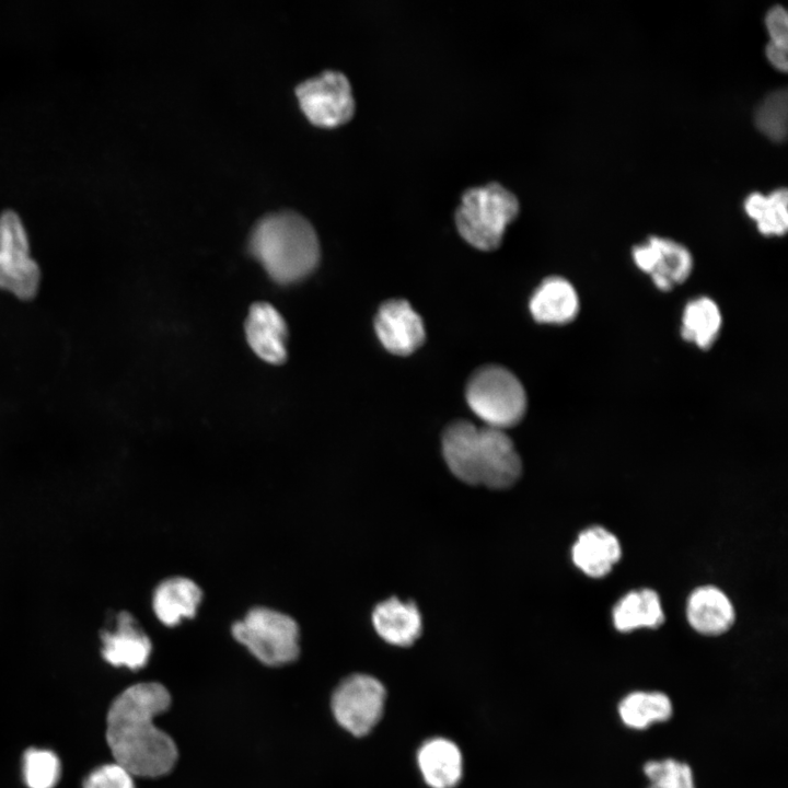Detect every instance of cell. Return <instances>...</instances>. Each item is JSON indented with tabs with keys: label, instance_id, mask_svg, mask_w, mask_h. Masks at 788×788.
I'll return each mask as SVG.
<instances>
[{
	"label": "cell",
	"instance_id": "cell-1",
	"mask_svg": "<svg viewBox=\"0 0 788 788\" xmlns=\"http://www.w3.org/2000/svg\"><path fill=\"white\" fill-rule=\"evenodd\" d=\"M170 705L169 691L158 682L137 683L113 700L106 718V740L115 763L132 776L159 777L174 767L176 744L154 725V718Z\"/></svg>",
	"mask_w": 788,
	"mask_h": 788
},
{
	"label": "cell",
	"instance_id": "cell-2",
	"mask_svg": "<svg viewBox=\"0 0 788 788\" xmlns=\"http://www.w3.org/2000/svg\"><path fill=\"white\" fill-rule=\"evenodd\" d=\"M442 455L451 473L470 485L502 489L522 473V462L505 430L467 420L450 424L442 434Z\"/></svg>",
	"mask_w": 788,
	"mask_h": 788
},
{
	"label": "cell",
	"instance_id": "cell-3",
	"mask_svg": "<svg viewBox=\"0 0 788 788\" xmlns=\"http://www.w3.org/2000/svg\"><path fill=\"white\" fill-rule=\"evenodd\" d=\"M248 250L270 278L283 285L309 276L320 259V243L313 225L292 210L263 217L251 233Z\"/></svg>",
	"mask_w": 788,
	"mask_h": 788
},
{
	"label": "cell",
	"instance_id": "cell-4",
	"mask_svg": "<svg viewBox=\"0 0 788 788\" xmlns=\"http://www.w3.org/2000/svg\"><path fill=\"white\" fill-rule=\"evenodd\" d=\"M519 213L517 197L497 183L466 190L455 213L461 236L480 251L496 250Z\"/></svg>",
	"mask_w": 788,
	"mask_h": 788
},
{
	"label": "cell",
	"instance_id": "cell-5",
	"mask_svg": "<svg viewBox=\"0 0 788 788\" xmlns=\"http://www.w3.org/2000/svg\"><path fill=\"white\" fill-rule=\"evenodd\" d=\"M465 397L485 426L501 430L517 425L526 410V394L521 382L499 366L476 370L467 382Z\"/></svg>",
	"mask_w": 788,
	"mask_h": 788
},
{
	"label": "cell",
	"instance_id": "cell-6",
	"mask_svg": "<svg viewBox=\"0 0 788 788\" xmlns=\"http://www.w3.org/2000/svg\"><path fill=\"white\" fill-rule=\"evenodd\" d=\"M231 633L257 660L269 667L294 661L300 652L299 626L277 610L256 606L234 622Z\"/></svg>",
	"mask_w": 788,
	"mask_h": 788
},
{
	"label": "cell",
	"instance_id": "cell-7",
	"mask_svg": "<svg viewBox=\"0 0 788 788\" xmlns=\"http://www.w3.org/2000/svg\"><path fill=\"white\" fill-rule=\"evenodd\" d=\"M42 273L31 256L30 241L21 217L12 209L0 213V289L30 301L39 290Z\"/></svg>",
	"mask_w": 788,
	"mask_h": 788
},
{
	"label": "cell",
	"instance_id": "cell-8",
	"mask_svg": "<svg viewBox=\"0 0 788 788\" xmlns=\"http://www.w3.org/2000/svg\"><path fill=\"white\" fill-rule=\"evenodd\" d=\"M385 700V687L378 679L356 673L344 679L335 688L331 708L341 728L355 737H363L382 718Z\"/></svg>",
	"mask_w": 788,
	"mask_h": 788
},
{
	"label": "cell",
	"instance_id": "cell-9",
	"mask_svg": "<svg viewBox=\"0 0 788 788\" xmlns=\"http://www.w3.org/2000/svg\"><path fill=\"white\" fill-rule=\"evenodd\" d=\"M300 106L315 125L332 128L347 123L355 112V100L347 77L326 70L296 88Z\"/></svg>",
	"mask_w": 788,
	"mask_h": 788
},
{
	"label": "cell",
	"instance_id": "cell-10",
	"mask_svg": "<svg viewBox=\"0 0 788 788\" xmlns=\"http://www.w3.org/2000/svg\"><path fill=\"white\" fill-rule=\"evenodd\" d=\"M636 266L650 275L654 286L663 291L684 282L693 269V257L682 244L660 236H651L633 248Z\"/></svg>",
	"mask_w": 788,
	"mask_h": 788
},
{
	"label": "cell",
	"instance_id": "cell-11",
	"mask_svg": "<svg viewBox=\"0 0 788 788\" xmlns=\"http://www.w3.org/2000/svg\"><path fill=\"white\" fill-rule=\"evenodd\" d=\"M374 328L383 347L397 356L417 350L426 335L420 315L402 299L389 300L380 306Z\"/></svg>",
	"mask_w": 788,
	"mask_h": 788
},
{
	"label": "cell",
	"instance_id": "cell-12",
	"mask_svg": "<svg viewBox=\"0 0 788 788\" xmlns=\"http://www.w3.org/2000/svg\"><path fill=\"white\" fill-rule=\"evenodd\" d=\"M252 350L264 361L280 364L287 359L288 328L281 314L269 303H254L245 322Z\"/></svg>",
	"mask_w": 788,
	"mask_h": 788
},
{
	"label": "cell",
	"instance_id": "cell-13",
	"mask_svg": "<svg viewBox=\"0 0 788 788\" xmlns=\"http://www.w3.org/2000/svg\"><path fill=\"white\" fill-rule=\"evenodd\" d=\"M101 638L102 656L112 665L139 670L148 663L152 650L150 638L129 612H119L116 629L103 631Z\"/></svg>",
	"mask_w": 788,
	"mask_h": 788
},
{
	"label": "cell",
	"instance_id": "cell-14",
	"mask_svg": "<svg viewBox=\"0 0 788 788\" xmlns=\"http://www.w3.org/2000/svg\"><path fill=\"white\" fill-rule=\"evenodd\" d=\"M622 557L618 538L607 529L593 525L579 533L571 547L575 566L586 576L603 578Z\"/></svg>",
	"mask_w": 788,
	"mask_h": 788
},
{
	"label": "cell",
	"instance_id": "cell-15",
	"mask_svg": "<svg viewBox=\"0 0 788 788\" xmlns=\"http://www.w3.org/2000/svg\"><path fill=\"white\" fill-rule=\"evenodd\" d=\"M691 627L705 636H719L734 623L735 611L729 596L715 586L696 588L686 602Z\"/></svg>",
	"mask_w": 788,
	"mask_h": 788
},
{
	"label": "cell",
	"instance_id": "cell-16",
	"mask_svg": "<svg viewBox=\"0 0 788 788\" xmlns=\"http://www.w3.org/2000/svg\"><path fill=\"white\" fill-rule=\"evenodd\" d=\"M417 764L431 788H453L463 775V756L451 740L437 737L427 740L417 752Z\"/></svg>",
	"mask_w": 788,
	"mask_h": 788
},
{
	"label": "cell",
	"instance_id": "cell-17",
	"mask_svg": "<svg viewBox=\"0 0 788 788\" xmlns=\"http://www.w3.org/2000/svg\"><path fill=\"white\" fill-rule=\"evenodd\" d=\"M579 306L575 287L561 277L544 279L529 302L533 318L543 324H567L577 316Z\"/></svg>",
	"mask_w": 788,
	"mask_h": 788
},
{
	"label": "cell",
	"instance_id": "cell-18",
	"mask_svg": "<svg viewBox=\"0 0 788 788\" xmlns=\"http://www.w3.org/2000/svg\"><path fill=\"white\" fill-rule=\"evenodd\" d=\"M372 624L386 642L408 647L420 636L422 623L417 605L391 598L379 603L372 612Z\"/></svg>",
	"mask_w": 788,
	"mask_h": 788
},
{
	"label": "cell",
	"instance_id": "cell-19",
	"mask_svg": "<svg viewBox=\"0 0 788 788\" xmlns=\"http://www.w3.org/2000/svg\"><path fill=\"white\" fill-rule=\"evenodd\" d=\"M202 599L199 586L187 577L175 576L155 588L152 607L165 626H176L183 618H193Z\"/></svg>",
	"mask_w": 788,
	"mask_h": 788
},
{
	"label": "cell",
	"instance_id": "cell-20",
	"mask_svg": "<svg viewBox=\"0 0 788 788\" xmlns=\"http://www.w3.org/2000/svg\"><path fill=\"white\" fill-rule=\"evenodd\" d=\"M614 627L621 633L639 628L656 629L664 622L659 594L649 588L633 590L622 596L613 607Z\"/></svg>",
	"mask_w": 788,
	"mask_h": 788
},
{
	"label": "cell",
	"instance_id": "cell-21",
	"mask_svg": "<svg viewBox=\"0 0 788 788\" xmlns=\"http://www.w3.org/2000/svg\"><path fill=\"white\" fill-rule=\"evenodd\" d=\"M721 313L717 303L707 297L690 301L682 316V337L700 349H708L717 340L721 328Z\"/></svg>",
	"mask_w": 788,
	"mask_h": 788
},
{
	"label": "cell",
	"instance_id": "cell-22",
	"mask_svg": "<svg viewBox=\"0 0 788 788\" xmlns=\"http://www.w3.org/2000/svg\"><path fill=\"white\" fill-rule=\"evenodd\" d=\"M672 704L661 692H633L618 705V714L625 726L642 730L654 722H662L672 716Z\"/></svg>",
	"mask_w": 788,
	"mask_h": 788
},
{
	"label": "cell",
	"instance_id": "cell-23",
	"mask_svg": "<svg viewBox=\"0 0 788 788\" xmlns=\"http://www.w3.org/2000/svg\"><path fill=\"white\" fill-rule=\"evenodd\" d=\"M788 193L786 188L773 190L767 196L750 194L744 200L746 215L756 222L764 235H783L788 228Z\"/></svg>",
	"mask_w": 788,
	"mask_h": 788
},
{
	"label": "cell",
	"instance_id": "cell-24",
	"mask_svg": "<svg viewBox=\"0 0 788 788\" xmlns=\"http://www.w3.org/2000/svg\"><path fill=\"white\" fill-rule=\"evenodd\" d=\"M787 100L786 89L775 90L765 96L755 111L756 128L773 141H783L787 136Z\"/></svg>",
	"mask_w": 788,
	"mask_h": 788
},
{
	"label": "cell",
	"instance_id": "cell-25",
	"mask_svg": "<svg viewBox=\"0 0 788 788\" xmlns=\"http://www.w3.org/2000/svg\"><path fill=\"white\" fill-rule=\"evenodd\" d=\"M60 762L48 750L30 749L23 757V775L28 788H54L60 777Z\"/></svg>",
	"mask_w": 788,
	"mask_h": 788
},
{
	"label": "cell",
	"instance_id": "cell-26",
	"mask_svg": "<svg viewBox=\"0 0 788 788\" xmlns=\"http://www.w3.org/2000/svg\"><path fill=\"white\" fill-rule=\"evenodd\" d=\"M644 773L650 780L648 788H695L691 767L672 758L649 761Z\"/></svg>",
	"mask_w": 788,
	"mask_h": 788
},
{
	"label": "cell",
	"instance_id": "cell-27",
	"mask_svg": "<svg viewBox=\"0 0 788 788\" xmlns=\"http://www.w3.org/2000/svg\"><path fill=\"white\" fill-rule=\"evenodd\" d=\"M83 788H135L132 775L117 763L95 768L84 779Z\"/></svg>",
	"mask_w": 788,
	"mask_h": 788
},
{
	"label": "cell",
	"instance_id": "cell-28",
	"mask_svg": "<svg viewBox=\"0 0 788 788\" xmlns=\"http://www.w3.org/2000/svg\"><path fill=\"white\" fill-rule=\"evenodd\" d=\"M765 25L770 43L787 48L788 15L781 5H775L768 10L765 16Z\"/></svg>",
	"mask_w": 788,
	"mask_h": 788
},
{
	"label": "cell",
	"instance_id": "cell-29",
	"mask_svg": "<svg viewBox=\"0 0 788 788\" xmlns=\"http://www.w3.org/2000/svg\"><path fill=\"white\" fill-rule=\"evenodd\" d=\"M765 55L768 61L780 71L787 70V48L768 43L765 48Z\"/></svg>",
	"mask_w": 788,
	"mask_h": 788
}]
</instances>
